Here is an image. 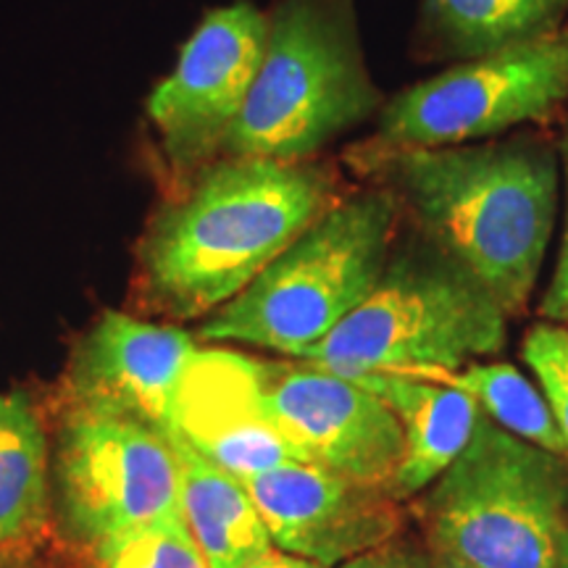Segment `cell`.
Masks as SVG:
<instances>
[{
  "instance_id": "cell-24",
  "label": "cell",
  "mask_w": 568,
  "mask_h": 568,
  "mask_svg": "<svg viewBox=\"0 0 568 568\" xmlns=\"http://www.w3.org/2000/svg\"><path fill=\"white\" fill-rule=\"evenodd\" d=\"M240 568H322L314 560H305L301 556H293V552H284L280 548H268L261 556H255L243 564Z\"/></svg>"
},
{
  "instance_id": "cell-20",
  "label": "cell",
  "mask_w": 568,
  "mask_h": 568,
  "mask_svg": "<svg viewBox=\"0 0 568 568\" xmlns=\"http://www.w3.org/2000/svg\"><path fill=\"white\" fill-rule=\"evenodd\" d=\"M524 361L537 376L568 453V326L552 322L531 326L524 339Z\"/></svg>"
},
{
  "instance_id": "cell-26",
  "label": "cell",
  "mask_w": 568,
  "mask_h": 568,
  "mask_svg": "<svg viewBox=\"0 0 568 568\" xmlns=\"http://www.w3.org/2000/svg\"><path fill=\"white\" fill-rule=\"evenodd\" d=\"M558 568H568V531H566V539H564V548H560Z\"/></svg>"
},
{
  "instance_id": "cell-13",
  "label": "cell",
  "mask_w": 568,
  "mask_h": 568,
  "mask_svg": "<svg viewBox=\"0 0 568 568\" xmlns=\"http://www.w3.org/2000/svg\"><path fill=\"white\" fill-rule=\"evenodd\" d=\"M166 432L243 481L301 460L268 414L258 358L224 347H197Z\"/></svg>"
},
{
  "instance_id": "cell-2",
  "label": "cell",
  "mask_w": 568,
  "mask_h": 568,
  "mask_svg": "<svg viewBox=\"0 0 568 568\" xmlns=\"http://www.w3.org/2000/svg\"><path fill=\"white\" fill-rule=\"evenodd\" d=\"M351 193L335 161L219 155L169 190L138 245L134 295L155 316L216 314Z\"/></svg>"
},
{
  "instance_id": "cell-7",
  "label": "cell",
  "mask_w": 568,
  "mask_h": 568,
  "mask_svg": "<svg viewBox=\"0 0 568 568\" xmlns=\"http://www.w3.org/2000/svg\"><path fill=\"white\" fill-rule=\"evenodd\" d=\"M568 105V24L537 40L450 63L385 98L366 142L443 148L503 138L564 119Z\"/></svg>"
},
{
  "instance_id": "cell-8",
  "label": "cell",
  "mask_w": 568,
  "mask_h": 568,
  "mask_svg": "<svg viewBox=\"0 0 568 568\" xmlns=\"http://www.w3.org/2000/svg\"><path fill=\"white\" fill-rule=\"evenodd\" d=\"M55 503L63 527L92 550L180 510V460L153 424L69 406L55 439Z\"/></svg>"
},
{
  "instance_id": "cell-16",
  "label": "cell",
  "mask_w": 568,
  "mask_h": 568,
  "mask_svg": "<svg viewBox=\"0 0 568 568\" xmlns=\"http://www.w3.org/2000/svg\"><path fill=\"white\" fill-rule=\"evenodd\" d=\"M166 435L180 460L182 518L209 566L240 568L274 548L245 481L201 456L174 432Z\"/></svg>"
},
{
  "instance_id": "cell-23",
  "label": "cell",
  "mask_w": 568,
  "mask_h": 568,
  "mask_svg": "<svg viewBox=\"0 0 568 568\" xmlns=\"http://www.w3.org/2000/svg\"><path fill=\"white\" fill-rule=\"evenodd\" d=\"M539 314L545 316V322L568 326V280L550 282L542 305H539Z\"/></svg>"
},
{
  "instance_id": "cell-18",
  "label": "cell",
  "mask_w": 568,
  "mask_h": 568,
  "mask_svg": "<svg viewBox=\"0 0 568 568\" xmlns=\"http://www.w3.org/2000/svg\"><path fill=\"white\" fill-rule=\"evenodd\" d=\"M426 379L445 382L471 397L487 418L510 435L542 447L552 456H566V443L545 400L542 389L510 364H468L458 372L435 374Z\"/></svg>"
},
{
  "instance_id": "cell-21",
  "label": "cell",
  "mask_w": 568,
  "mask_h": 568,
  "mask_svg": "<svg viewBox=\"0 0 568 568\" xmlns=\"http://www.w3.org/2000/svg\"><path fill=\"white\" fill-rule=\"evenodd\" d=\"M337 568H437L426 560L422 552L406 548V545H395V542H385L379 548L361 552L345 564H339Z\"/></svg>"
},
{
  "instance_id": "cell-15",
  "label": "cell",
  "mask_w": 568,
  "mask_h": 568,
  "mask_svg": "<svg viewBox=\"0 0 568 568\" xmlns=\"http://www.w3.org/2000/svg\"><path fill=\"white\" fill-rule=\"evenodd\" d=\"M568 0H418L414 32L424 61L458 63L568 24Z\"/></svg>"
},
{
  "instance_id": "cell-19",
  "label": "cell",
  "mask_w": 568,
  "mask_h": 568,
  "mask_svg": "<svg viewBox=\"0 0 568 568\" xmlns=\"http://www.w3.org/2000/svg\"><path fill=\"white\" fill-rule=\"evenodd\" d=\"M95 568H211L182 516L124 531L92 548Z\"/></svg>"
},
{
  "instance_id": "cell-12",
  "label": "cell",
  "mask_w": 568,
  "mask_h": 568,
  "mask_svg": "<svg viewBox=\"0 0 568 568\" xmlns=\"http://www.w3.org/2000/svg\"><path fill=\"white\" fill-rule=\"evenodd\" d=\"M195 353V335L180 326L103 311L71 351L69 406L130 416L166 432Z\"/></svg>"
},
{
  "instance_id": "cell-25",
  "label": "cell",
  "mask_w": 568,
  "mask_h": 568,
  "mask_svg": "<svg viewBox=\"0 0 568 568\" xmlns=\"http://www.w3.org/2000/svg\"><path fill=\"white\" fill-rule=\"evenodd\" d=\"M437 568H474V566H468V564H464V560H458V558L439 556V564H437Z\"/></svg>"
},
{
  "instance_id": "cell-11",
  "label": "cell",
  "mask_w": 568,
  "mask_h": 568,
  "mask_svg": "<svg viewBox=\"0 0 568 568\" xmlns=\"http://www.w3.org/2000/svg\"><path fill=\"white\" fill-rule=\"evenodd\" d=\"M274 548L337 568L393 542L400 531L397 497L305 460H290L245 479Z\"/></svg>"
},
{
  "instance_id": "cell-27",
  "label": "cell",
  "mask_w": 568,
  "mask_h": 568,
  "mask_svg": "<svg viewBox=\"0 0 568 568\" xmlns=\"http://www.w3.org/2000/svg\"><path fill=\"white\" fill-rule=\"evenodd\" d=\"M0 558H3V552H0ZM0 568H19V566L13 564L11 558H6V560H0Z\"/></svg>"
},
{
  "instance_id": "cell-3",
  "label": "cell",
  "mask_w": 568,
  "mask_h": 568,
  "mask_svg": "<svg viewBox=\"0 0 568 568\" xmlns=\"http://www.w3.org/2000/svg\"><path fill=\"white\" fill-rule=\"evenodd\" d=\"M406 226L410 234L400 240L397 232L372 295L297 361L345 379L368 374L426 379L506 347L508 314L497 297L450 253Z\"/></svg>"
},
{
  "instance_id": "cell-9",
  "label": "cell",
  "mask_w": 568,
  "mask_h": 568,
  "mask_svg": "<svg viewBox=\"0 0 568 568\" xmlns=\"http://www.w3.org/2000/svg\"><path fill=\"white\" fill-rule=\"evenodd\" d=\"M266 24V13L247 0L209 11L148 98L169 190L224 153L264 59Z\"/></svg>"
},
{
  "instance_id": "cell-6",
  "label": "cell",
  "mask_w": 568,
  "mask_h": 568,
  "mask_svg": "<svg viewBox=\"0 0 568 568\" xmlns=\"http://www.w3.org/2000/svg\"><path fill=\"white\" fill-rule=\"evenodd\" d=\"M439 556L474 568H558L568 479L552 453L479 416L464 453L426 497Z\"/></svg>"
},
{
  "instance_id": "cell-4",
  "label": "cell",
  "mask_w": 568,
  "mask_h": 568,
  "mask_svg": "<svg viewBox=\"0 0 568 568\" xmlns=\"http://www.w3.org/2000/svg\"><path fill=\"white\" fill-rule=\"evenodd\" d=\"M266 21L264 59L222 155L322 159L385 103L368 71L355 0H276Z\"/></svg>"
},
{
  "instance_id": "cell-14",
  "label": "cell",
  "mask_w": 568,
  "mask_h": 568,
  "mask_svg": "<svg viewBox=\"0 0 568 568\" xmlns=\"http://www.w3.org/2000/svg\"><path fill=\"white\" fill-rule=\"evenodd\" d=\"M361 387L387 403L403 426L400 468L393 495L406 500L429 489L450 468L474 435L481 410L464 389L406 374L358 376Z\"/></svg>"
},
{
  "instance_id": "cell-5",
  "label": "cell",
  "mask_w": 568,
  "mask_h": 568,
  "mask_svg": "<svg viewBox=\"0 0 568 568\" xmlns=\"http://www.w3.org/2000/svg\"><path fill=\"white\" fill-rule=\"evenodd\" d=\"M400 224L387 190H351L243 293L205 318L197 337L301 358L372 295Z\"/></svg>"
},
{
  "instance_id": "cell-10",
  "label": "cell",
  "mask_w": 568,
  "mask_h": 568,
  "mask_svg": "<svg viewBox=\"0 0 568 568\" xmlns=\"http://www.w3.org/2000/svg\"><path fill=\"white\" fill-rule=\"evenodd\" d=\"M258 374L272 422L297 458L393 493L406 443L382 397L297 358L258 361Z\"/></svg>"
},
{
  "instance_id": "cell-22",
  "label": "cell",
  "mask_w": 568,
  "mask_h": 568,
  "mask_svg": "<svg viewBox=\"0 0 568 568\" xmlns=\"http://www.w3.org/2000/svg\"><path fill=\"white\" fill-rule=\"evenodd\" d=\"M556 148H558V163L560 172L566 176V203H568V116L560 119V126L556 132ZM568 280V205H566V230H564V243H560L556 274L550 282H564Z\"/></svg>"
},
{
  "instance_id": "cell-1",
  "label": "cell",
  "mask_w": 568,
  "mask_h": 568,
  "mask_svg": "<svg viewBox=\"0 0 568 568\" xmlns=\"http://www.w3.org/2000/svg\"><path fill=\"white\" fill-rule=\"evenodd\" d=\"M343 163L387 190L400 216L477 276L508 316L527 311L556 226V134L535 126L443 148L361 140Z\"/></svg>"
},
{
  "instance_id": "cell-17",
  "label": "cell",
  "mask_w": 568,
  "mask_h": 568,
  "mask_svg": "<svg viewBox=\"0 0 568 568\" xmlns=\"http://www.w3.org/2000/svg\"><path fill=\"white\" fill-rule=\"evenodd\" d=\"M48 439L21 389L0 393V552L27 545L45 527L51 506Z\"/></svg>"
}]
</instances>
